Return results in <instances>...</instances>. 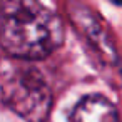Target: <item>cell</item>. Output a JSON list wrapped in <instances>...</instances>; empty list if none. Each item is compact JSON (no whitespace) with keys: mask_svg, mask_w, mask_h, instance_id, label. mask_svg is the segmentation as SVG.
<instances>
[{"mask_svg":"<svg viewBox=\"0 0 122 122\" xmlns=\"http://www.w3.org/2000/svg\"><path fill=\"white\" fill-rule=\"evenodd\" d=\"M67 10L74 27L84 37L89 47L95 52L97 59L102 64H105V67L120 70L122 69L120 54L117 52L114 40L109 34V29H105V24L100 20V17L95 12H92L87 5L75 2V0L67 4Z\"/></svg>","mask_w":122,"mask_h":122,"instance_id":"3957f363","label":"cell"},{"mask_svg":"<svg viewBox=\"0 0 122 122\" xmlns=\"http://www.w3.org/2000/svg\"><path fill=\"white\" fill-rule=\"evenodd\" d=\"M70 122H120L115 105L104 95L82 97L70 112Z\"/></svg>","mask_w":122,"mask_h":122,"instance_id":"277c9868","label":"cell"},{"mask_svg":"<svg viewBox=\"0 0 122 122\" xmlns=\"http://www.w3.org/2000/svg\"><path fill=\"white\" fill-rule=\"evenodd\" d=\"M64 42V22L39 0H2L0 44L17 60H39Z\"/></svg>","mask_w":122,"mask_h":122,"instance_id":"6da1fadb","label":"cell"},{"mask_svg":"<svg viewBox=\"0 0 122 122\" xmlns=\"http://www.w3.org/2000/svg\"><path fill=\"white\" fill-rule=\"evenodd\" d=\"M2 102L25 122H45L52 112L54 95L37 67L29 60H17L12 67H4Z\"/></svg>","mask_w":122,"mask_h":122,"instance_id":"7a4b0ae2","label":"cell"},{"mask_svg":"<svg viewBox=\"0 0 122 122\" xmlns=\"http://www.w3.org/2000/svg\"><path fill=\"white\" fill-rule=\"evenodd\" d=\"M110 2H114V4H117V5H122V0H110Z\"/></svg>","mask_w":122,"mask_h":122,"instance_id":"5b68a950","label":"cell"}]
</instances>
